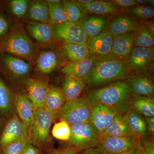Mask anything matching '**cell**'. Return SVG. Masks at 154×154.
<instances>
[{
	"label": "cell",
	"instance_id": "cell-10",
	"mask_svg": "<svg viewBox=\"0 0 154 154\" xmlns=\"http://www.w3.org/2000/svg\"><path fill=\"white\" fill-rule=\"evenodd\" d=\"M116 110L105 105H93L88 123L94 131L101 137L105 130L119 114Z\"/></svg>",
	"mask_w": 154,
	"mask_h": 154
},
{
	"label": "cell",
	"instance_id": "cell-8",
	"mask_svg": "<svg viewBox=\"0 0 154 154\" xmlns=\"http://www.w3.org/2000/svg\"><path fill=\"white\" fill-rule=\"evenodd\" d=\"M154 47H133L124 61L128 74L146 72L154 60Z\"/></svg>",
	"mask_w": 154,
	"mask_h": 154
},
{
	"label": "cell",
	"instance_id": "cell-5",
	"mask_svg": "<svg viewBox=\"0 0 154 154\" xmlns=\"http://www.w3.org/2000/svg\"><path fill=\"white\" fill-rule=\"evenodd\" d=\"M57 118L55 113L43 108H36L28 127L27 133L29 143L42 152L52 148L54 141L50 131Z\"/></svg>",
	"mask_w": 154,
	"mask_h": 154
},
{
	"label": "cell",
	"instance_id": "cell-37",
	"mask_svg": "<svg viewBox=\"0 0 154 154\" xmlns=\"http://www.w3.org/2000/svg\"><path fill=\"white\" fill-rule=\"evenodd\" d=\"M51 134L57 139L67 142L70 137V126L66 122L61 120L54 125Z\"/></svg>",
	"mask_w": 154,
	"mask_h": 154
},
{
	"label": "cell",
	"instance_id": "cell-51",
	"mask_svg": "<svg viewBox=\"0 0 154 154\" xmlns=\"http://www.w3.org/2000/svg\"><path fill=\"white\" fill-rule=\"evenodd\" d=\"M148 4H149V5H151V6H153V7L154 4V0H153V1H152V0H148Z\"/></svg>",
	"mask_w": 154,
	"mask_h": 154
},
{
	"label": "cell",
	"instance_id": "cell-39",
	"mask_svg": "<svg viewBox=\"0 0 154 154\" xmlns=\"http://www.w3.org/2000/svg\"><path fill=\"white\" fill-rule=\"evenodd\" d=\"M13 23L11 17L6 13L5 9L0 6V40L8 33Z\"/></svg>",
	"mask_w": 154,
	"mask_h": 154
},
{
	"label": "cell",
	"instance_id": "cell-22",
	"mask_svg": "<svg viewBox=\"0 0 154 154\" xmlns=\"http://www.w3.org/2000/svg\"><path fill=\"white\" fill-rule=\"evenodd\" d=\"M125 116L130 129L134 136L139 140H143L149 137L145 119L142 115L130 107Z\"/></svg>",
	"mask_w": 154,
	"mask_h": 154
},
{
	"label": "cell",
	"instance_id": "cell-45",
	"mask_svg": "<svg viewBox=\"0 0 154 154\" xmlns=\"http://www.w3.org/2000/svg\"><path fill=\"white\" fill-rule=\"evenodd\" d=\"M42 153L41 150L32 145L29 143L22 154H41Z\"/></svg>",
	"mask_w": 154,
	"mask_h": 154
},
{
	"label": "cell",
	"instance_id": "cell-2",
	"mask_svg": "<svg viewBox=\"0 0 154 154\" xmlns=\"http://www.w3.org/2000/svg\"><path fill=\"white\" fill-rule=\"evenodd\" d=\"M128 74L124 61L110 54L98 57L84 81L90 89L125 80Z\"/></svg>",
	"mask_w": 154,
	"mask_h": 154
},
{
	"label": "cell",
	"instance_id": "cell-19",
	"mask_svg": "<svg viewBox=\"0 0 154 154\" xmlns=\"http://www.w3.org/2000/svg\"><path fill=\"white\" fill-rule=\"evenodd\" d=\"M134 30L113 37L110 54L124 61L133 48Z\"/></svg>",
	"mask_w": 154,
	"mask_h": 154
},
{
	"label": "cell",
	"instance_id": "cell-24",
	"mask_svg": "<svg viewBox=\"0 0 154 154\" xmlns=\"http://www.w3.org/2000/svg\"><path fill=\"white\" fill-rule=\"evenodd\" d=\"M61 83V89L66 101L80 97L86 87V83L83 80L74 76L64 75Z\"/></svg>",
	"mask_w": 154,
	"mask_h": 154
},
{
	"label": "cell",
	"instance_id": "cell-54",
	"mask_svg": "<svg viewBox=\"0 0 154 154\" xmlns=\"http://www.w3.org/2000/svg\"><path fill=\"white\" fill-rule=\"evenodd\" d=\"M0 3H1V2H0ZM0 6H1V5H0Z\"/></svg>",
	"mask_w": 154,
	"mask_h": 154
},
{
	"label": "cell",
	"instance_id": "cell-33",
	"mask_svg": "<svg viewBox=\"0 0 154 154\" xmlns=\"http://www.w3.org/2000/svg\"><path fill=\"white\" fill-rule=\"evenodd\" d=\"M49 15V24L53 26L62 25L68 22L62 1H46Z\"/></svg>",
	"mask_w": 154,
	"mask_h": 154
},
{
	"label": "cell",
	"instance_id": "cell-27",
	"mask_svg": "<svg viewBox=\"0 0 154 154\" xmlns=\"http://www.w3.org/2000/svg\"><path fill=\"white\" fill-rule=\"evenodd\" d=\"M131 136H134L127 122L125 113H119L107 127L101 137L118 138Z\"/></svg>",
	"mask_w": 154,
	"mask_h": 154
},
{
	"label": "cell",
	"instance_id": "cell-48",
	"mask_svg": "<svg viewBox=\"0 0 154 154\" xmlns=\"http://www.w3.org/2000/svg\"><path fill=\"white\" fill-rule=\"evenodd\" d=\"M96 1V0H75L74 1L76 2L81 3V4H88L93 2Z\"/></svg>",
	"mask_w": 154,
	"mask_h": 154
},
{
	"label": "cell",
	"instance_id": "cell-13",
	"mask_svg": "<svg viewBox=\"0 0 154 154\" xmlns=\"http://www.w3.org/2000/svg\"><path fill=\"white\" fill-rule=\"evenodd\" d=\"M139 140L134 136L118 138L101 137L96 148L100 154H120L132 148Z\"/></svg>",
	"mask_w": 154,
	"mask_h": 154
},
{
	"label": "cell",
	"instance_id": "cell-9",
	"mask_svg": "<svg viewBox=\"0 0 154 154\" xmlns=\"http://www.w3.org/2000/svg\"><path fill=\"white\" fill-rule=\"evenodd\" d=\"M63 58V57L60 50L49 49L40 51L34 61L33 67L38 75L44 76L50 75L59 68Z\"/></svg>",
	"mask_w": 154,
	"mask_h": 154
},
{
	"label": "cell",
	"instance_id": "cell-34",
	"mask_svg": "<svg viewBox=\"0 0 154 154\" xmlns=\"http://www.w3.org/2000/svg\"><path fill=\"white\" fill-rule=\"evenodd\" d=\"M30 1L10 0L5 4L6 12L16 19H26Z\"/></svg>",
	"mask_w": 154,
	"mask_h": 154
},
{
	"label": "cell",
	"instance_id": "cell-55",
	"mask_svg": "<svg viewBox=\"0 0 154 154\" xmlns=\"http://www.w3.org/2000/svg\"><path fill=\"white\" fill-rule=\"evenodd\" d=\"M41 154H43V153H42Z\"/></svg>",
	"mask_w": 154,
	"mask_h": 154
},
{
	"label": "cell",
	"instance_id": "cell-3",
	"mask_svg": "<svg viewBox=\"0 0 154 154\" xmlns=\"http://www.w3.org/2000/svg\"><path fill=\"white\" fill-rule=\"evenodd\" d=\"M39 51L24 25L19 22H13L8 33L0 40V53L10 54L33 63Z\"/></svg>",
	"mask_w": 154,
	"mask_h": 154
},
{
	"label": "cell",
	"instance_id": "cell-52",
	"mask_svg": "<svg viewBox=\"0 0 154 154\" xmlns=\"http://www.w3.org/2000/svg\"><path fill=\"white\" fill-rule=\"evenodd\" d=\"M0 154H3L2 150V149H0Z\"/></svg>",
	"mask_w": 154,
	"mask_h": 154
},
{
	"label": "cell",
	"instance_id": "cell-17",
	"mask_svg": "<svg viewBox=\"0 0 154 154\" xmlns=\"http://www.w3.org/2000/svg\"><path fill=\"white\" fill-rule=\"evenodd\" d=\"M113 38L107 29L98 36L88 38L86 45L91 56L100 57L110 54Z\"/></svg>",
	"mask_w": 154,
	"mask_h": 154
},
{
	"label": "cell",
	"instance_id": "cell-50",
	"mask_svg": "<svg viewBox=\"0 0 154 154\" xmlns=\"http://www.w3.org/2000/svg\"><path fill=\"white\" fill-rule=\"evenodd\" d=\"M137 5H146V4H148V1L145 0H135Z\"/></svg>",
	"mask_w": 154,
	"mask_h": 154
},
{
	"label": "cell",
	"instance_id": "cell-14",
	"mask_svg": "<svg viewBox=\"0 0 154 154\" xmlns=\"http://www.w3.org/2000/svg\"><path fill=\"white\" fill-rule=\"evenodd\" d=\"M24 26L33 41L42 47H46L56 41L54 27L49 23L27 21Z\"/></svg>",
	"mask_w": 154,
	"mask_h": 154
},
{
	"label": "cell",
	"instance_id": "cell-16",
	"mask_svg": "<svg viewBox=\"0 0 154 154\" xmlns=\"http://www.w3.org/2000/svg\"><path fill=\"white\" fill-rule=\"evenodd\" d=\"M49 87L48 82L44 79L30 77L25 82V94L35 108H43Z\"/></svg>",
	"mask_w": 154,
	"mask_h": 154
},
{
	"label": "cell",
	"instance_id": "cell-44",
	"mask_svg": "<svg viewBox=\"0 0 154 154\" xmlns=\"http://www.w3.org/2000/svg\"><path fill=\"white\" fill-rule=\"evenodd\" d=\"M142 148V145L141 140H140L136 145L134 146L132 148L129 149L120 154H140Z\"/></svg>",
	"mask_w": 154,
	"mask_h": 154
},
{
	"label": "cell",
	"instance_id": "cell-28",
	"mask_svg": "<svg viewBox=\"0 0 154 154\" xmlns=\"http://www.w3.org/2000/svg\"><path fill=\"white\" fill-rule=\"evenodd\" d=\"M136 21L125 14H118L109 23L108 30L113 37L134 30L138 25Z\"/></svg>",
	"mask_w": 154,
	"mask_h": 154
},
{
	"label": "cell",
	"instance_id": "cell-40",
	"mask_svg": "<svg viewBox=\"0 0 154 154\" xmlns=\"http://www.w3.org/2000/svg\"><path fill=\"white\" fill-rule=\"evenodd\" d=\"M80 150L74 146H66L59 149L51 148L42 153L43 154H78Z\"/></svg>",
	"mask_w": 154,
	"mask_h": 154
},
{
	"label": "cell",
	"instance_id": "cell-25",
	"mask_svg": "<svg viewBox=\"0 0 154 154\" xmlns=\"http://www.w3.org/2000/svg\"><path fill=\"white\" fill-rule=\"evenodd\" d=\"M98 57L92 56L77 62L69 63L61 69L64 75L74 76L84 81Z\"/></svg>",
	"mask_w": 154,
	"mask_h": 154
},
{
	"label": "cell",
	"instance_id": "cell-7",
	"mask_svg": "<svg viewBox=\"0 0 154 154\" xmlns=\"http://www.w3.org/2000/svg\"><path fill=\"white\" fill-rule=\"evenodd\" d=\"M70 127V137L65 146H74L81 152L97 146L101 137L94 131L89 123L72 125Z\"/></svg>",
	"mask_w": 154,
	"mask_h": 154
},
{
	"label": "cell",
	"instance_id": "cell-35",
	"mask_svg": "<svg viewBox=\"0 0 154 154\" xmlns=\"http://www.w3.org/2000/svg\"><path fill=\"white\" fill-rule=\"evenodd\" d=\"M127 15L136 20H147L154 17V8L149 5H137L130 8L126 12Z\"/></svg>",
	"mask_w": 154,
	"mask_h": 154
},
{
	"label": "cell",
	"instance_id": "cell-23",
	"mask_svg": "<svg viewBox=\"0 0 154 154\" xmlns=\"http://www.w3.org/2000/svg\"><path fill=\"white\" fill-rule=\"evenodd\" d=\"M75 2L82 11L87 14H94L101 16L113 15L118 14L121 11V8L111 1L96 0L95 2L88 4Z\"/></svg>",
	"mask_w": 154,
	"mask_h": 154
},
{
	"label": "cell",
	"instance_id": "cell-32",
	"mask_svg": "<svg viewBox=\"0 0 154 154\" xmlns=\"http://www.w3.org/2000/svg\"><path fill=\"white\" fill-rule=\"evenodd\" d=\"M154 36L146 23L142 22L138 24L134 30L133 47H153Z\"/></svg>",
	"mask_w": 154,
	"mask_h": 154
},
{
	"label": "cell",
	"instance_id": "cell-46",
	"mask_svg": "<svg viewBox=\"0 0 154 154\" xmlns=\"http://www.w3.org/2000/svg\"><path fill=\"white\" fill-rule=\"evenodd\" d=\"M86 154H100L97 148L88 149L84 151Z\"/></svg>",
	"mask_w": 154,
	"mask_h": 154
},
{
	"label": "cell",
	"instance_id": "cell-4",
	"mask_svg": "<svg viewBox=\"0 0 154 154\" xmlns=\"http://www.w3.org/2000/svg\"><path fill=\"white\" fill-rule=\"evenodd\" d=\"M33 63L13 54L0 53V75L14 91L21 92L30 77Z\"/></svg>",
	"mask_w": 154,
	"mask_h": 154
},
{
	"label": "cell",
	"instance_id": "cell-12",
	"mask_svg": "<svg viewBox=\"0 0 154 154\" xmlns=\"http://www.w3.org/2000/svg\"><path fill=\"white\" fill-rule=\"evenodd\" d=\"M125 80L129 86L132 96L154 97L153 78L147 72L128 74Z\"/></svg>",
	"mask_w": 154,
	"mask_h": 154
},
{
	"label": "cell",
	"instance_id": "cell-26",
	"mask_svg": "<svg viewBox=\"0 0 154 154\" xmlns=\"http://www.w3.org/2000/svg\"><path fill=\"white\" fill-rule=\"evenodd\" d=\"M60 51L63 57L69 63L77 62L91 57L86 44L63 43Z\"/></svg>",
	"mask_w": 154,
	"mask_h": 154
},
{
	"label": "cell",
	"instance_id": "cell-18",
	"mask_svg": "<svg viewBox=\"0 0 154 154\" xmlns=\"http://www.w3.org/2000/svg\"><path fill=\"white\" fill-rule=\"evenodd\" d=\"M15 93L0 75V116L6 122L16 114Z\"/></svg>",
	"mask_w": 154,
	"mask_h": 154
},
{
	"label": "cell",
	"instance_id": "cell-36",
	"mask_svg": "<svg viewBox=\"0 0 154 154\" xmlns=\"http://www.w3.org/2000/svg\"><path fill=\"white\" fill-rule=\"evenodd\" d=\"M63 4L68 22L76 23L88 15L82 11L73 1H63Z\"/></svg>",
	"mask_w": 154,
	"mask_h": 154
},
{
	"label": "cell",
	"instance_id": "cell-42",
	"mask_svg": "<svg viewBox=\"0 0 154 154\" xmlns=\"http://www.w3.org/2000/svg\"><path fill=\"white\" fill-rule=\"evenodd\" d=\"M111 1L120 8H129L137 5L135 0H112Z\"/></svg>",
	"mask_w": 154,
	"mask_h": 154
},
{
	"label": "cell",
	"instance_id": "cell-11",
	"mask_svg": "<svg viewBox=\"0 0 154 154\" xmlns=\"http://www.w3.org/2000/svg\"><path fill=\"white\" fill-rule=\"evenodd\" d=\"M54 27L56 41L63 43L86 44L88 36L78 22H68Z\"/></svg>",
	"mask_w": 154,
	"mask_h": 154
},
{
	"label": "cell",
	"instance_id": "cell-41",
	"mask_svg": "<svg viewBox=\"0 0 154 154\" xmlns=\"http://www.w3.org/2000/svg\"><path fill=\"white\" fill-rule=\"evenodd\" d=\"M141 141L142 148L140 154H154V139L149 137Z\"/></svg>",
	"mask_w": 154,
	"mask_h": 154
},
{
	"label": "cell",
	"instance_id": "cell-21",
	"mask_svg": "<svg viewBox=\"0 0 154 154\" xmlns=\"http://www.w3.org/2000/svg\"><path fill=\"white\" fill-rule=\"evenodd\" d=\"M78 22L88 38L98 36L107 30L109 25L107 17L101 15L86 17Z\"/></svg>",
	"mask_w": 154,
	"mask_h": 154
},
{
	"label": "cell",
	"instance_id": "cell-43",
	"mask_svg": "<svg viewBox=\"0 0 154 154\" xmlns=\"http://www.w3.org/2000/svg\"><path fill=\"white\" fill-rule=\"evenodd\" d=\"M149 137L154 139V117H144Z\"/></svg>",
	"mask_w": 154,
	"mask_h": 154
},
{
	"label": "cell",
	"instance_id": "cell-6",
	"mask_svg": "<svg viewBox=\"0 0 154 154\" xmlns=\"http://www.w3.org/2000/svg\"><path fill=\"white\" fill-rule=\"evenodd\" d=\"M93 105L85 96L66 101L58 111L57 118L67 122L70 126L78 123H88Z\"/></svg>",
	"mask_w": 154,
	"mask_h": 154
},
{
	"label": "cell",
	"instance_id": "cell-29",
	"mask_svg": "<svg viewBox=\"0 0 154 154\" xmlns=\"http://www.w3.org/2000/svg\"><path fill=\"white\" fill-rule=\"evenodd\" d=\"M66 102L61 88L55 85H49L43 108L57 116L58 111Z\"/></svg>",
	"mask_w": 154,
	"mask_h": 154
},
{
	"label": "cell",
	"instance_id": "cell-15",
	"mask_svg": "<svg viewBox=\"0 0 154 154\" xmlns=\"http://www.w3.org/2000/svg\"><path fill=\"white\" fill-rule=\"evenodd\" d=\"M27 128L17 113L6 122L0 133V149L28 135Z\"/></svg>",
	"mask_w": 154,
	"mask_h": 154
},
{
	"label": "cell",
	"instance_id": "cell-47",
	"mask_svg": "<svg viewBox=\"0 0 154 154\" xmlns=\"http://www.w3.org/2000/svg\"><path fill=\"white\" fill-rule=\"evenodd\" d=\"M146 24L148 28L150 30L151 32H152V33L154 35V20H151L150 21L148 22V23H146Z\"/></svg>",
	"mask_w": 154,
	"mask_h": 154
},
{
	"label": "cell",
	"instance_id": "cell-38",
	"mask_svg": "<svg viewBox=\"0 0 154 154\" xmlns=\"http://www.w3.org/2000/svg\"><path fill=\"white\" fill-rule=\"evenodd\" d=\"M29 143L27 135L9 144L2 150L3 154H22Z\"/></svg>",
	"mask_w": 154,
	"mask_h": 154
},
{
	"label": "cell",
	"instance_id": "cell-1",
	"mask_svg": "<svg viewBox=\"0 0 154 154\" xmlns=\"http://www.w3.org/2000/svg\"><path fill=\"white\" fill-rule=\"evenodd\" d=\"M83 96L88 98L93 105H105L123 114L129 110L132 97L130 88L125 80L113 82L93 89Z\"/></svg>",
	"mask_w": 154,
	"mask_h": 154
},
{
	"label": "cell",
	"instance_id": "cell-49",
	"mask_svg": "<svg viewBox=\"0 0 154 154\" xmlns=\"http://www.w3.org/2000/svg\"><path fill=\"white\" fill-rule=\"evenodd\" d=\"M6 121L1 117L0 116V133L2 132V130L3 128L5 126V124Z\"/></svg>",
	"mask_w": 154,
	"mask_h": 154
},
{
	"label": "cell",
	"instance_id": "cell-53",
	"mask_svg": "<svg viewBox=\"0 0 154 154\" xmlns=\"http://www.w3.org/2000/svg\"><path fill=\"white\" fill-rule=\"evenodd\" d=\"M83 154H85V152H83Z\"/></svg>",
	"mask_w": 154,
	"mask_h": 154
},
{
	"label": "cell",
	"instance_id": "cell-30",
	"mask_svg": "<svg viewBox=\"0 0 154 154\" xmlns=\"http://www.w3.org/2000/svg\"><path fill=\"white\" fill-rule=\"evenodd\" d=\"M26 19L28 21L49 23V15L46 1H30Z\"/></svg>",
	"mask_w": 154,
	"mask_h": 154
},
{
	"label": "cell",
	"instance_id": "cell-20",
	"mask_svg": "<svg viewBox=\"0 0 154 154\" xmlns=\"http://www.w3.org/2000/svg\"><path fill=\"white\" fill-rule=\"evenodd\" d=\"M14 106L18 117L28 128L36 108L27 95L20 92L15 93Z\"/></svg>",
	"mask_w": 154,
	"mask_h": 154
},
{
	"label": "cell",
	"instance_id": "cell-31",
	"mask_svg": "<svg viewBox=\"0 0 154 154\" xmlns=\"http://www.w3.org/2000/svg\"><path fill=\"white\" fill-rule=\"evenodd\" d=\"M130 107L144 117H154V97L132 96Z\"/></svg>",
	"mask_w": 154,
	"mask_h": 154
}]
</instances>
